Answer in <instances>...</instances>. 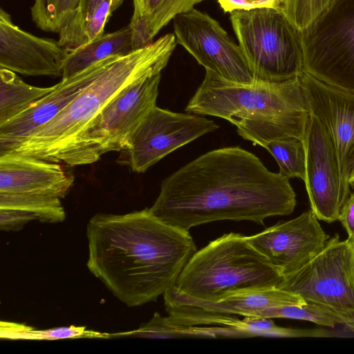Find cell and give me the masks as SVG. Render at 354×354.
Instances as JSON below:
<instances>
[{
	"label": "cell",
	"mask_w": 354,
	"mask_h": 354,
	"mask_svg": "<svg viewBox=\"0 0 354 354\" xmlns=\"http://www.w3.org/2000/svg\"><path fill=\"white\" fill-rule=\"evenodd\" d=\"M296 203L289 179L269 171L254 154L229 147L208 151L165 178L149 209L189 231L223 220L263 223L290 214Z\"/></svg>",
	"instance_id": "1"
},
{
	"label": "cell",
	"mask_w": 354,
	"mask_h": 354,
	"mask_svg": "<svg viewBox=\"0 0 354 354\" xmlns=\"http://www.w3.org/2000/svg\"><path fill=\"white\" fill-rule=\"evenodd\" d=\"M86 236L88 269L131 307L164 295L197 251L189 231L163 222L149 208L97 214L88 223Z\"/></svg>",
	"instance_id": "2"
},
{
	"label": "cell",
	"mask_w": 354,
	"mask_h": 354,
	"mask_svg": "<svg viewBox=\"0 0 354 354\" xmlns=\"http://www.w3.org/2000/svg\"><path fill=\"white\" fill-rule=\"evenodd\" d=\"M185 111L225 119L243 139L261 147L288 137L303 140L310 115L299 76L243 84L207 69Z\"/></svg>",
	"instance_id": "3"
},
{
	"label": "cell",
	"mask_w": 354,
	"mask_h": 354,
	"mask_svg": "<svg viewBox=\"0 0 354 354\" xmlns=\"http://www.w3.org/2000/svg\"><path fill=\"white\" fill-rule=\"evenodd\" d=\"M176 44L175 35L169 33L127 55L106 59L102 71L89 85L12 151L53 162L121 90L138 80L161 73Z\"/></svg>",
	"instance_id": "4"
},
{
	"label": "cell",
	"mask_w": 354,
	"mask_h": 354,
	"mask_svg": "<svg viewBox=\"0 0 354 354\" xmlns=\"http://www.w3.org/2000/svg\"><path fill=\"white\" fill-rule=\"evenodd\" d=\"M283 279L247 236L231 232L196 251L173 288L189 297L216 301L241 292L278 287Z\"/></svg>",
	"instance_id": "5"
},
{
	"label": "cell",
	"mask_w": 354,
	"mask_h": 354,
	"mask_svg": "<svg viewBox=\"0 0 354 354\" xmlns=\"http://www.w3.org/2000/svg\"><path fill=\"white\" fill-rule=\"evenodd\" d=\"M230 21L254 81H283L305 71L299 30L283 11L236 10Z\"/></svg>",
	"instance_id": "6"
},
{
	"label": "cell",
	"mask_w": 354,
	"mask_h": 354,
	"mask_svg": "<svg viewBox=\"0 0 354 354\" xmlns=\"http://www.w3.org/2000/svg\"><path fill=\"white\" fill-rule=\"evenodd\" d=\"M160 73L138 80L116 94L54 159L70 166L95 162L120 151L147 113L156 106Z\"/></svg>",
	"instance_id": "7"
},
{
	"label": "cell",
	"mask_w": 354,
	"mask_h": 354,
	"mask_svg": "<svg viewBox=\"0 0 354 354\" xmlns=\"http://www.w3.org/2000/svg\"><path fill=\"white\" fill-rule=\"evenodd\" d=\"M299 34L304 70L354 93V0H335Z\"/></svg>",
	"instance_id": "8"
},
{
	"label": "cell",
	"mask_w": 354,
	"mask_h": 354,
	"mask_svg": "<svg viewBox=\"0 0 354 354\" xmlns=\"http://www.w3.org/2000/svg\"><path fill=\"white\" fill-rule=\"evenodd\" d=\"M346 240L329 238L323 250L302 268L284 277L277 288L354 320V283L348 270Z\"/></svg>",
	"instance_id": "9"
},
{
	"label": "cell",
	"mask_w": 354,
	"mask_h": 354,
	"mask_svg": "<svg viewBox=\"0 0 354 354\" xmlns=\"http://www.w3.org/2000/svg\"><path fill=\"white\" fill-rule=\"evenodd\" d=\"M211 120L155 106L131 134L118 162L143 173L176 149L217 129Z\"/></svg>",
	"instance_id": "10"
},
{
	"label": "cell",
	"mask_w": 354,
	"mask_h": 354,
	"mask_svg": "<svg viewBox=\"0 0 354 354\" xmlns=\"http://www.w3.org/2000/svg\"><path fill=\"white\" fill-rule=\"evenodd\" d=\"M173 26L177 44L205 70L234 82H254L240 46L209 15L194 8L177 15L173 19Z\"/></svg>",
	"instance_id": "11"
},
{
	"label": "cell",
	"mask_w": 354,
	"mask_h": 354,
	"mask_svg": "<svg viewBox=\"0 0 354 354\" xmlns=\"http://www.w3.org/2000/svg\"><path fill=\"white\" fill-rule=\"evenodd\" d=\"M318 221L310 209L247 239L284 277L302 268L324 248L330 236Z\"/></svg>",
	"instance_id": "12"
},
{
	"label": "cell",
	"mask_w": 354,
	"mask_h": 354,
	"mask_svg": "<svg viewBox=\"0 0 354 354\" xmlns=\"http://www.w3.org/2000/svg\"><path fill=\"white\" fill-rule=\"evenodd\" d=\"M165 309L174 324L194 326L209 325L214 318L252 317L259 310L283 306H303L299 296L277 287L241 292L216 301H202L178 292L173 287L164 293Z\"/></svg>",
	"instance_id": "13"
},
{
	"label": "cell",
	"mask_w": 354,
	"mask_h": 354,
	"mask_svg": "<svg viewBox=\"0 0 354 354\" xmlns=\"http://www.w3.org/2000/svg\"><path fill=\"white\" fill-rule=\"evenodd\" d=\"M299 77L309 113L325 127L332 138L346 201L351 193L348 167L354 157V93L330 85L306 71Z\"/></svg>",
	"instance_id": "14"
},
{
	"label": "cell",
	"mask_w": 354,
	"mask_h": 354,
	"mask_svg": "<svg viewBox=\"0 0 354 354\" xmlns=\"http://www.w3.org/2000/svg\"><path fill=\"white\" fill-rule=\"evenodd\" d=\"M303 141L306 155L304 182L310 209L319 220L338 221L345 201L336 151L327 129L310 113Z\"/></svg>",
	"instance_id": "15"
},
{
	"label": "cell",
	"mask_w": 354,
	"mask_h": 354,
	"mask_svg": "<svg viewBox=\"0 0 354 354\" xmlns=\"http://www.w3.org/2000/svg\"><path fill=\"white\" fill-rule=\"evenodd\" d=\"M67 53L58 40L21 29L1 8L0 68L28 76L62 77Z\"/></svg>",
	"instance_id": "16"
},
{
	"label": "cell",
	"mask_w": 354,
	"mask_h": 354,
	"mask_svg": "<svg viewBox=\"0 0 354 354\" xmlns=\"http://www.w3.org/2000/svg\"><path fill=\"white\" fill-rule=\"evenodd\" d=\"M105 60L62 79L52 92L1 125L0 153L16 149L35 129L53 119L95 79Z\"/></svg>",
	"instance_id": "17"
},
{
	"label": "cell",
	"mask_w": 354,
	"mask_h": 354,
	"mask_svg": "<svg viewBox=\"0 0 354 354\" xmlns=\"http://www.w3.org/2000/svg\"><path fill=\"white\" fill-rule=\"evenodd\" d=\"M73 181L58 162L12 151L0 153V193H37L64 198Z\"/></svg>",
	"instance_id": "18"
},
{
	"label": "cell",
	"mask_w": 354,
	"mask_h": 354,
	"mask_svg": "<svg viewBox=\"0 0 354 354\" xmlns=\"http://www.w3.org/2000/svg\"><path fill=\"white\" fill-rule=\"evenodd\" d=\"M205 0H133V15L129 24L133 49L153 42L158 32L177 15L186 12Z\"/></svg>",
	"instance_id": "19"
},
{
	"label": "cell",
	"mask_w": 354,
	"mask_h": 354,
	"mask_svg": "<svg viewBox=\"0 0 354 354\" xmlns=\"http://www.w3.org/2000/svg\"><path fill=\"white\" fill-rule=\"evenodd\" d=\"M132 50L129 25L113 32L104 33L84 46L68 50L62 79L73 76L98 62L113 56L124 55Z\"/></svg>",
	"instance_id": "20"
},
{
	"label": "cell",
	"mask_w": 354,
	"mask_h": 354,
	"mask_svg": "<svg viewBox=\"0 0 354 354\" xmlns=\"http://www.w3.org/2000/svg\"><path fill=\"white\" fill-rule=\"evenodd\" d=\"M28 84L16 73L0 68V126L13 118L55 88Z\"/></svg>",
	"instance_id": "21"
},
{
	"label": "cell",
	"mask_w": 354,
	"mask_h": 354,
	"mask_svg": "<svg viewBox=\"0 0 354 354\" xmlns=\"http://www.w3.org/2000/svg\"><path fill=\"white\" fill-rule=\"evenodd\" d=\"M0 208L25 211L42 223L64 221L66 214L57 196L37 193H0Z\"/></svg>",
	"instance_id": "22"
},
{
	"label": "cell",
	"mask_w": 354,
	"mask_h": 354,
	"mask_svg": "<svg viewBox=\"0 0 354 354\" xmlns=\"http://www.w3.org/2000/svg\"><path fill=\"white\" fill-rule=\"evenodd\" d=\"M252 317L257 318H288L304 320L315 324L333 327L343 325L354 331V320L322 306L306 303L303 306H283L268 308L255 312Z\"/></svg>",
	"instance_id": "23"
},
{
	"label": "cell",
	"mask_w": 354,
	"mask_h": 354,
	"mask_svg": "<svg viewBox=\"0 0 354 354\" xmlns=\"http://www.w3.org/2000/svg\"><path fill=\"white\" fill-rule=\"evenodd\" d=\"M0 337L12 340H54L78 338H111L109 333L86 330L85 326H62L37 330L23 324L1 321Z\"/></svg>",
	"instance_id": "24"
},
{
	"label": "cell",
	"mask_w": 354,
	"mask_h": 354,
	"mask_svg": "<svg viewBox=\"0 0 354 354\" xmlns=\"http://www.w3.org/2000/svg\"><path fill=\"white\" fill-rule=\"evenodd\" d=\"M82 0H34L30 7L33 22L46 32L58 33L79 12Z\"/></svg>",
	"instance_id": "25"
},
{
	"label": "cell",
	"mask_w": 354,
	"mask_h": 354,
	"mask_svg": "<svg viewBox=\"0 0 354 354\" xmlns=\"http://www.w3.org/2000/svg\"><path fill=\"white\" fill-rule=\"evenodd\" d=\"M276 160L279 173L288 179L306 177V148L304 141L294 137L266 142L263 147Z\"/></svg>",
	"instance_id": "26"
},
{
	"label": "cell",
	"mask_w": 354,
	"mask_h": 354,
	"mask_svg": "<svg viewBox=\"0 0 354 354\" xmlns=\"http://www.w3.org/2000/svg\"><path fill=\"white\" fill-rule=\"evenodd\" d=\"M124 0H104L86 22L67 47L68 50L84 46L104 33V28L112 15Z\"/></svg>",
	"instance_id": "27"
},
{
	"label": "cell",
	"mask_w": 354,
	"mask_h": 354,
	"mask_svg": "<svg viewBox=\"0 0 354 354\" xmlns=\"http://www.w3.org/2000/svg\"><path fill=\"white\" fill-rule=\"evenodd\" d=\"M112 337L133 336L145 338H174L180 337H196L192 326H185L174 324L168 317H162L154 313L149 322L140 326L136 330L112 333Z\"/></svg>",
	"instance_id": "28"
},
{
	"label": "cell",
	"mask_w": 354,
	"mask_h": 354,
	"mask_svg": "<svg viewBox=\"0 0 354 354\" xmlns=\"http://www.w3.org/2000/svg\"><path fill=\"white\" fill-rule=\"evenodd\" d=\"M335 0H283V12L300 31L313 23Z\"/></svg>",
	"instance_id": "29"
},
{
	"label": "cell",
	"mask_w": 354,
	"mask_h": 354,
	"mask_svg": "<svg viewBox=\"0 0 354 354\" xmlns=\"http://www.w3.org/2000/svg\"><path fill=\"white\" fill-rule=\"evenodd\" d=\"M104 0H82L79 12L75 19L63 28L58 34V41L66 48L80 31L82 26L92 17L93 12Z\"/></svg>",
	"instance_id": "30"
},
{
	"label": "cell",
	"mask_w": 354,
	"mask_h": 354,
	"mask_svg": "<svg viewBox=\"0 0 354 354\" xmlns=\"http://www.w3.org/2000/svg\"><path fill=\"white\" fill-rule=\"evenodd\" d=\"M225 12L250 10L257 8H273L283 11V0H217Z\"/></svg>",
	"instance_id": "31"
},
{
	"label": "cell",
	"mask_w": 354,
	"mask_h": 354,
	"mask_svg": "<svg viewBox=\"0 0 354 354\" xmlns=\"http://www.w3.org/2000/svg\"><path fill=\"white\" fill-rule=\"evenodd\" d=\"M37 220L32 214L13 209L0 208V227L4 231H18L31 221Z\"/></svg>",
	"instance_id": "32"
},
{
	"label": "cell",
	"mask_w": 354,
	"mask_h": 354,
	"mask_svg": "<svg viewBox=\"0 0 354 354\" xmlns=\"http://www.w3.org/2000/svg\"><path fill=\"white\" fill-rule=\"evenodd\" d=\"M338 221L346 231L348 241H354V192H351L344 203Z\"/></svg>",
	"instance_id": "33"
},
{
	"label": "cell",
	"mask_w": 354,
	"mask_h": 354,
	"mask_svg": "<svg viewBox=\"0 0 354 354\" xmlns=\"http://www.w3.org/2000/svg\"><path fill=\"white\" fill-rule=\"evenodd\" d=\"M347 241L346 257L348 270L351 279L354 283V241Z\"/></svg>",
	"instance_id": "34"
},
{
	"label": "cell",
	"mask_w": 354,
	"mask_h": 354,
	"mask_svg": "<svg viewBox=\"0 0 354 354\" xmlns=\"http://www.w3.org/2000/svg\"><path fill=\"white\" fill-rule=\"evenodd\" d=\"M348 183L351 187H354V157L348 167Z\"/></svg>",
	"instance_id": "35"
}]
</instances>
